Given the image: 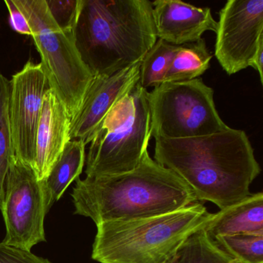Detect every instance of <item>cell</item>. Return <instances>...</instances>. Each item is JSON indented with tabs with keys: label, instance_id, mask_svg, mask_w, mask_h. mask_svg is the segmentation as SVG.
Returning <instances> with one entry per match:
<instances>
[{
	"label": "cell",
	"instance_id": "cell-8",
	"mask_svg": "<svg viewBox=\"0 0 263 263\" xmlns=\"http://www.w3.org/2000/svg\"><path fill=\"white\" fill-rule=\"evenodd\" d=\"M1 211L7 231L4 244L30 252L45 241L47 212L41 181L33 167L15 155L10 158Z\"/></svg>",
	"mask_w": 263,
	"mask_h": 263
},
{
	"label": "cell",
	"instance_id": "cell-22",
	"mask_svg": "<svg viewBox=\"0 0 263 263\" xmlns=\"http://www.w3.org/2000/svg\"><path fill=\"white\" fill-rule=\"evenodd\" d=\"M0 263H53L36 256L30 251L23 250L0 243Z\"/></svg>",
	"mask_w": 263,
	"mask_h": 263
},
{
	"label": "cell",
	"instance_id": "cell-9",
	"mask_svg": "<svg viewBox=\"0 0 263 263\" xmlns=\"http://www.w3.org/2000/svg\"><path fill=\"white\" fill-rule=\"evenodd\" d=\"M215 56L230 76L251 67L263 44V0H229L220 10Z\"/></svg>",
	"mask_w": 263,
	"mask_h": 263
},
{
	"label": "cell",
	"instance_id": "cell-4",
	"mask_svg": "<svg viewBox=\"0 0 263 263\" xmlns=\"http://www.w3.org/2000/svg\"><path fill=\"white\" fill-rule=\"evenodd\" d=\"M201 202L141 219L97 224L92 258L100 263H171L183 243L212 219Z\"/></svg>",
	"mask_w": 263,
	"mask_h": 263
},
{
	"label": "cell",
	"instance_id": "cell-20",
	"mask_svg": "<svg viewBox=\"0 0 263 263\" xmlns=\"http://www.w3.org/2000/svg\"><path fill=\"white\" fill-rule=\"evenodd\" d=\"M213 240L239 263H263V235H221Z\"/></svg>",
	"mask_w": 263,
	"mask_h": 263
},
{
	"label": "cell",
	"instance_id": "cell-16",
	"mask_svg": "<svg viewBox=\"0 0 263 263\" xmlns=\"http://www.w3.org/2000/svg\"><path fill=\"white\" fill-rule=\"evenodd\" d=\"M212 58L203 38L197 42L179 46L163 83L197 79L209 70Z\"/></svg>",
	"mask_w": 263,
	"mask_h": 263
},
{
	"label": "cell",
	"instance_id": "cell-2",
	"mask_svg": "<svg viewBox=\"0 0 263 263\" xmlns=\"http://www.w3.org/2000/svg\"><path fill=\"white\" fill-rule=\"evenodd\" d=\"M72 198L75 214L90 218L96 226L158 216L198 202L184 181L155 161L148 150L130 172L78 178Z\"/></svg>",
	"mask_w": 263,
	"mask_h": 263
},
{
	"label": "cell",
	"instance_id": "cell-15",
	"mask_svg": "<svg viewBox=\"0 0 263 263\" xmlns=\"http://www.w3.org/2000/svg\"><path fill=\"white\" fill-rule=\"evenodd\" d=\"M85 149L86 144L82 141L71 140L47 178L41 181L47 212L81 175L86 161Z\"/></svg>",
	"mask_w": 263,
	"mask_h": 263
},
{
	"label": "cell",
	"instance_id": "cell-1",
	"mask_svg": "<svg viewBox=\"0 0 263 263\" xmlns=\"http://www.w3.org/2000/svg\"><path fill=\"white\" fill-rule=\"evenodd\" d=\"M155 139L154 160L183 180L198 202L221 210L252 194L261 167L244 130L229 127L204 136Z\"/></svg>",
	"mask_w": 263,
	"mask_h": 263
},
{
	"label": "cell",
	"instance_id": "cell-5",
	"mask_svg": "<svg viewBox=\"0 0 263 263\" xmlns=\"http://www.w3.org/2000/svg\"><path fill=\"white\" fill-rule=\"evenodd\" d=\"M148 91L140 85L107 114L90 141L85 173L99 178L125 173L139 164L152 138Z\"/></svg>",
	"mask_w": 263,
	"mask_h": 263
},
{
	"label": "cell",
	"instance_id": "cell-12",
	"mask_svg": "<svg viewBox=\"0 0 263 263\" xmlns=\"http://www.w3.org/2000/svg\"><path fill=\"white\" fill-rule=\"evenodd\" d=\"M158 39L175 46L197 42L205 32L216 33L218 24L210 8H199L179 0L152 2Z\"/></svg>",
	"mask_w": 263,
	"mask_h": 263
},
{
	"label": "cell",
	"instance_id": "cell-7",
	"mask_svg": "<svg viewBox=\"0 0 263 263\" xmlns=\"http://www.w3.org/2000/svg\"><path fill=\"white\" fill-rule=\"evenodd\" d=\"M152 138H194L223 132L214 90L202 79L162 83L148 92Z\"/></svg>",
	"mask_w": 263,
	"mask_h": 263
},
{
	"label": "cell",
	"instance_id": "cell-17",
	"mask_svg": "<svg viewBox=\"0 0 263 263\" xmlns=\"http://www.w3.org/2000/svg\"><path fill=\"white\" fill-rule=\"evenodd\" d=\"M171 263H239L228 255L204 229L187 238Z\"/></svg>",
	"mask_w": 263,
	"mask_h": 263
},
{
	"label": "cell",
	"instance_id": "cell-10",
	"mask_svg": "<svg viewBox=\"0 0 263 263\" xmlns=\"http://www.w3.org/2000/svg\"><path fill=\"white\" fill-rule=\"evenodd\" d=\"M49 87L41 63L28 61L10 81L9 118L13 152L33 167L36 135Z\"/></svg>",
	"mask_w": 263,
	"mask_h": 263
},
{
	"label": "cell",
	"instance_id": "cell-11",
	"mask_svg": "<svg viewBox=\"0 0 263 263\" xmlns=\"http://www.w3.org/2000/svg\"><path fill=\"white\" fill-rule=\"evenodd\" d=\"M141 61L110 76H95L78 113L71 118L70 138L90 144L112 107L139 81Z\"/></svg>",
	"mask_w": 263,
	"mask_h": 263
},
{
	"label": "cell",
	"instance_id": "cell-13",
	"mask_svg": "<svg viewBox=\"0 0 263 263\" xmlns=\"http://www.w3.org/2000/svg\"><path fill=\"white\" fill-rule=\"evenodd\" d=\"M71 118L51 88L46 92L36 135L33 168L40 181L47 178L70 138Z\"/></svg>",
	"mask_w": 263,
	"mask_h": 263
},
{
	"label": "cell",
	"instance_id": "cell-24",
	"mask_svg": "<svg viewBox=\"0 0 263 263\" xmlns=\"http://www.w3.org/2000/svg\"><path fill=\"white\" fill-rule=\"evenodd\" d=\"M262 64H263V44L260 46L254 58L253 61H252V65L251 67L256 70L259 75L260 81L261 84H263V72H262Z\"/></svg>",
	"mask_w": 263,
	"mask_h": 263
},
{
	"label": "cell",
	"instance_id": "cell-23",
	"mask_svg": "<svg viewBox=\"0 0 263 263\" xmlns=\"http://www.w3.org/2000/svg\"><path fill=\"white\" fill-rule=\"evenodd\" d=\"M5 4L10 15V24L11 28L20 34L31 36L32 31L27 18L16 7L13 0H5Z\"/></svg>",
	"mask_w": 263,
	"mask_h": 263
},
{
	"label": "cell",
	"instance_id": "cell-6",
	"mask_svg": "<svg viewBox=\"0 0 263 263\" xmlns=\"http://www.w3.org/2000/svg\"><path fill=\"white\" fill-rule=\"evenodd\" d=\"M13 2L28 21L49 87L73 118L95 78L78 51L74 30L58 27L46 0Z\"/></svg>",
	"mask_w": 263,
	"mask_h": 263
},
{
	"label": "cell",
	"instance_id": "cell-19",
	"mask_svg": "<svg viewBox=\"0 0 263 263\" xmlns=\"http://www.w3.org/2000/svg\"><path fill=\"white\" fill-rule=\"evenodd\" d=\"M10 81L0 73V210L4 198L6 178L14 155L9 118Z\"/></svg>",
	"mask_w": 263,
	"mask_h": 263
},
{
	"label": "cell",
	"instance_id": "cell-14",
	"mask_svg": "<svg viewBox=\"0 0 263 263\" xmlns=\"http://www.w3.org/2000/svg\"><path fill=\"white\" fill-rule=\"evenodd\" d=\"M204 230L212 239L238 234L263 235L262 192L251 194L242 201L214 213Z\"/></svg>",
	"mask_w": 263,
	"mask_h": 263
},
{
	"label": "cell",
	"instance_id": "cell-18",
	"mask_svg": "<svg viewBox=\"0 0 263 263\" xmlns=\"http://www.w3.org/2000/svg\"><path fill=\"white\" fill-rule=\"evenodd\" d=\"M178 48L179 46L158 39L141 61L139 84L143 88L162 84Z\"/></svg>",
	"mask_w": 263,
	"mask_h": 263
},
{
	"label": "cell",
	"instance_id": "cell-21",
	"mask_svg": "<svg viewBox=\"0 0 263 263\" xmlns=\"http://www.w3.org/2000/svg\"><path fill=\"white\" fill-rule=\"evenodd\" d=\"M55 22L63 30H75L83 0H46Z\"/></svg>",
	"mask_w": 263,
	"mask_h": 263
},
{
	"label": "cell",
	"instance_id": "cell-3",
	"mask_svg": "<svg viewBox=\"0 0 263 263\" xmlns=\"http://www.w3.org/2000/svg\"><path fill=\"white\" fill-rule=\"evenodd\" d=\"M93 76H110L143 60L158 41L149 0H83L74 30Z\"/></svg>",
	"mask_w": 263,
	"mask_h": 263
}]
</instances>
